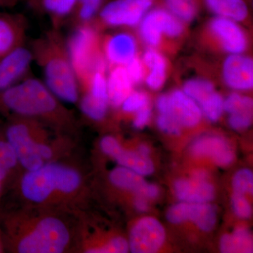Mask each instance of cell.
<instances>
[{"instance_id": "484cf974", "label": "cell", "mask_w": 253, "mask_h": 253, "mask_svg": "<svg viewBox=\"0 0 253 253\" xmlns=\"http://www.w3.org/2000/svg\"><path fill=\"white\" fill-rule=\"evenodd\" d=\"M188 220L192 221L200 229L204 231L212 230L217 222V211L211 205L189 204Z\"/></svg>"}, {"instance_id": "8d00e7d4", "label": "cell", "mask_w": 253, "mask_h": 253, "mask_svg": "<svg viewBox=\"0 0 253 253\" xmlns=\"http://www.w3.org/2000/svg\"><path fill=\"white\" fill-rule=\"evenodd\" d=\"M253 110H244L231 113L229 118V126L236 130L249 127L252 123Z\"/></svg>"}, {"instance_id": "ffe728a7", "label": "cell", "mask_w": 253, "mask_h": 253, "mask_svg": "<svg viewBox=\"0 0 253 253\" xmlns=\"http://www.w3.org/2000/svg\"><path fill=\"white\" fill-rule=\"evenodd\" d=\"M141 61L149 71L144 78L147 86L153 90L161 89L167 76L166 58L154 48L150 47L145 51Z\"/></svg>"}, {"instance_id": "3957f363", "label": "cell", "mask_w": 253, "mask_h": 253, "mask_svg": "<svg viewBox=\"0 0 253 253\" xmlns=\"http://www.w3.org/2000/svg\"><path fill=\"white\" fill-rule=\"evenodd\" d=\"M66 41L79 89L96 71H106L108 64L103 54L101 38L93 23L74 27Z\"/></svg>"}, {"instance_id": "ab89813d", "label": "cell", "mask_w": 253, "mask_h": 253, "mask_svg": "<svg viewBox=\"0 0 253 253\" xmlns=\"http://www.w3.org/2000/svg\"><path fill=\"white\" fill-rule=\"evenodd\" d=\"M188 208L189 203L181 202L173 206L168 210L166 217L168 220L172 224H180L188 220Z\"/></svg>"}, {"instance_id": "f546056e", "label": "cell", "mask_w": 253, "mask_h": 253, "mask_svg": "<svg viewBox=\"0 0 253 253\" xmlns=\"http://www.w3.org/2000/svg\"><path fill=\"white\" fill-rule=\"evenodd\" d=\"M109 103L96 99L94 96L84 92L81 99L82 112L91 120L99 121L104 119L107 113Z\"/></svg>"}, {"instance_id": "7bdbcfd3", "label": "cell", "mask_w": 253, "mask_h": 253, "mask_svg": "<svg viewBox=\"0 0 253 253\" xmlns=\"http://www.w3.org/2000/svg\"><path fill=\"white\" fill-rule=\"evenodd\" d=\"M151 117V110L149 106L143 108L136 112L134 126L136 128H143L149 122Z\"/></svg>"}, {"instance_id": "603a6c76", "label": "cell", "mask_w": 253, "mask_h": 253, "mask_svg": "<svg viewBox=\"0 0 253 253\" xmlns=\"http://www.w3.org/2000/svg\"><path fill=\"white\" fill-rule=\"evenodd\" d=\"M104 0H76L68 20L73 27L94 22L104 5Z\"/></svg>"}, {"instance_id": "7c38bea8", "label": "cell", "mask_w": 253, "mask_h": 253, "mask_svg": "<svg viewBox=\"0 0 253 253\" xmlns=\"http://www.w3.org/2000/svg\"><path fill=\"white\" fill-rule=\"evenodd\" d=\"M33 57L29 48H19L0 61V96L29 75Z\"/></svg>"}, {"instance_id": "9a60e30c", "label": "cell", "mask_w": 253, "mask_h": 253, "mask_svg": "<svg viewBox=\"0 0 253 253\" xmlns=\"http://www.w3.org/2000/svg\"><path fill=\"white\" fill-rule=\"evenodd\" d=\"M23 194L26 199L41 202L49 197L56 184L51 164L42 166L36 170L29 171L21 183Z\"/></svg>"}, {"instance_id": "277c9868", "label": "cell", "mask_w": 253, "mask_h": 253, "mask_svg": "<svg viewBox=\"0 0 253 253\" xmlns=\"http://www.w3.org/2000/svg\"><path fill=\"white\" fill-rule=\"evenodd\" d=\"M69 241V233L64 224L54 217L42 219L31 234L18 244L21 253H59Z\"/></svg>"}, {"instance_id": "d6986e66", "label": "cell", "mask_w": 253, "mask_h": 253, "mask_svg": "<svg viewBox=\"0 0 253 253\" xmlns=\"http://www.w3.org/2000/svg\"><path fill=\"white\" fill-rule=\"evenodd\" d=\"M111 68L107 77L109 104L114 107H119L133 91L134 84L128 76L125 66Z\"/></svg>"}, {"instance_id": "f35d334b", "label": "cell", "mask_w": 253, "mask_h": 253, "mask_svg": "<svg viewBox=\"0 0 253 253\" xmlns=\"http://www.w3.org/2000/svg\"><path fill=\"white\" fill-rule=\"evenodd\" d=\"M18 158L14 148L8 141L0 142V165L7 169L16 166Z\"/></svg>"}, {"instance_id": "52a82bcc", "label": "cell", "mask_w": 253, "mask_h": 253, "mask_svg": "<svg viewBox=\"0 0 253 253\" xmlns=\"http://www.w3.org/2000/svg\"><path fill=\"white\" fill-rule=\"evenodd\" d=\"M156 105L160 114L170 116L181 126L193 127L197 126L202 118L199 104L180 89L161 95Z\"/></svg>"}, {"instance_id": "83f0119b", "label": "cell", "mask_w": 253, "mask_h": 253, "mask_svg": "<svg viewBox=\"0 0 253 253\" xmlns=\"http://www.w3.org/2000/svg\"><path fill=\"white\" fill-rule=\"evenodd\" d=\"M166 7L183 23H189L196 18L198 13L196 0H165Z\"/></svg>"}, {"instance_id": "5bb4252c", "label": "cell", "mask_w": 253, "mask_h": 253, "mask_svg": "<svg viewBox=\"0 0 253 253\" xmlns=\"http://www.w3.org/2000/svg\"><path fill=\"white\" fill-rule=\"evenodd\" d=\"M223 81L234 90L246 91L253 86V61L242 54H229L222 66Z\"/></svg>"}, {"instance_id": "681fc988", "label": "cell", "mask_w": 253, "mask_h": 253, "mask_svg": "<svg viewBox=\"0 0 253 253\" xmlns=\"http://www.w3.org/2000/svg\"><path fill=\"white\" fill-rule=\"evenodd\" d=\"M7 170L8 169L0 165V181L4 179L5 176L6 175V173H7Z\"/></svg>"}, {"instance_id": "44dd1931", "label": "cell", "mask_w": 253, "mask_h": 253, "mask_svg": "<svg viewBox=\"0 0 253 253\" xmlns=\"http://www.w3.org/2000/svg\"><path fill=\"white\" fill-rule=\"evenodd\" d=\"M208 9L216 15L236 22L244 21L249 16L245 0H204Z\"/></svg>"}, {"instance_id": "4dcf8cb0", "label": "cell", "mask_w": 253, "mask_h": 253, "mask_svg": "<svg viewBox=\"0 0 253 253\" xmlns=\"http://www.w3.org/2000/svg\"><path fill=\"white\" fill-rule=\"evenodd\" d=\"M203 114L212 122H216L220 118L224 111V99L215 91L210 94L199 105Z\"/></svg>"}, {"instance_id": "ac0fdd59", "label": "cell", "mask_w": 253, "mask_h": 253, "mask_svg": "<svg viewBox=\"0 0 253 253\" xmlns=\"http://www.w3.org/2000/svg\"><path fill=\"white\" fill-rule=\"evenodd\" d=\"M76 0H26L35 12L49 18L51 27L60 28L67 21Z\"/></svg>"}, {"instance_id": "f907efd6", "label": "cell", "mask_w": 253, "mask_h": 253, "mask_svg": "<svg viewBox=\"0 0 253 253\" xmlns=\"http://www.w3.org/2000/svg\"><path fill=\"white\" fill-rule=\"evenodd\" d=\"M0 142H1V140H0Z\"/></svg>"}, {"instance_id": "74e56055", "label": "cell", "mask_w": 253, "mask_h": 253, "mask_svg": "<svg viewBox=\"0 0 253 253\" xmlns=\"http://www.w3.org/2000/svg\"><path fill=\"white\" fill-rule=\"evenodd\" d=\"M232 207L236 215L242 219H247L252 214V208L245 195L234 193L232 196Z\"/></svg>"}, {"instance_id": "f1b7e54d", "label": "cell", "mask_w": 253, "mask_h": 253, "mask_svg": "<svg viewBox=\"0 0 253 253\" xmlns=\"http://www.w3.org/2000/svg\"><path fill=\"white\" fill-rule=\"evenodd\" d=\"M182 90L199 106L210 94L215 91L214 84L211 81L200 78L186 81Z\"/></svg>"}, {"instance_id": "e575fe53", "label": "cell", "mask_w": 253, "mask_h": 253, "mask_svg": "<svg viewBox=\"0 0 253 253\" xmlns=\"http://www.w3.org/2000/svg\"><path fill=\"white\" fill-rule=\"evenodd\" d=\"M129 243L122 237H116L111 239L108 244L102 247L89 250L91 253H125L129 251Z\"/></svg>"}, {"instance_id": "d590c367", "label": "cell", "mask_w": 253, "mask_h": 253, "mask_svg": "<svg viewBox=\"0 0 253 253\" xmlns=\"http://www.w3.org/2000/svg\"><path fill=\"white\" fill-rule=\"evenodd\" d=\"M128 76L130 78L133 84H140L145 78V67L141 59L136 56L125 66Z\"/></svg>"}, {"instance_id": "ba28073f", "label": "cell", "mask_w": 253, "mask_h": 253, "mask_svg": "<svg viewBox=\"0 0 253 253\" xmlns=\"http://www.w3.org/2000/svg\"><path fill=\"white\" fill-rule=\"evenodd\" d=\"M33 124L16 121L6 130L8 142L14 148L21 165L28 171L36 170L44 166V161L37 151V143L32 139Z\"/></svg>"}, {"instance_id": "d6a6232c", "label": "cell", "mask_w": 253, "mask_h": 253, "mask_svg": "<svg viewBox=\"0 0 253 253\" xmlns=\"http://www.w3.org/2000/svg\"><path fill=\"white\" fill-rule=\"evenodd\" d=\"M149 106V97L142 91H132L123 101L121 106L125 112L136 113L139 110Z\"/></svg>"}, {"instance_id": "5b68a950", "label": "cell", "mask_w": 253, "mask_h": 253, "mask_svg": "<svg viewBox=\"0 0 253 253\" xmlns=\"http://www.w3.org/2000/svg\"><path fill=\"white\" fill-rule=\"evenodd\" d=\"M184 31V23L164 8L150 9L139 24L141 40L152 48L160 45L163 36L178 38Z\"/></svg>"}, {"instance_id": "cb8c5ba5", "label": "cell", "mask_w": 253, "mask_h": 253, "mask_svg": "<svg viewBox=\"0 0 253 253\" xmlns=\"http://www.w3.org/2000/svg\"><path fill=\"white\" fill-rule=\"evenodd\" d=\"M110 180L115 186L134 191L137 195H142L147 184L142 175L123 166L113 169L110 174Z\"/></svg>"}, {"instance_id": "60d3db41", "label": "cell", "mask_w": 253, "mask_h": 253, "mask_svg": "<svg viewBox=\"0 0 253 253\" xmlns=\"http://www.w3.org/2000/svg\"><path fill=\"white\" fill-rule=\"evenodd\" d=\"M157 125L160 129L172 135H179L181 126L170 116L160 114L157 119Z\"/></svg>"}, {"instance_id": "30bf717a", "label": "cell", "mask_w": 253, "mask_h": 253, "mask_svg": "<svg viewBox=\"0 0 253 253\" xmlns=\"http://www.w3.org/2000/svg\"><path fill=\"white\" fill-rule=\"evenodd\" d=\"M28 28L24 15L0 12V61L25 46Z\"/></svg>"}, {"instance_id": "7402d4cb", "label": "cell", "mask_w": 253, "mask_h": 253, "mask_svg": "<svg viewBox=\"0 0 253 253\" xmlns=\"http://www.w3.org/2000/svg\"><path fill=\"white\" fill-rule=\"evenodd\" d=\"M112 157L123 167L130 169L141 175H149L154 172V163L149 157L142 156L138 152L126 151L121 146Z\"/></svg>"}, {"instance_id": "f6af8a7d", "label": "cell", "mask_w": 253, "mask_h": 253, "mask_svg": "<svg viewBox=\"0 0 253 253\" xmlns=\"http://www.w3.org/2000/svg\"><path fill=\"white\" fill-rule=\"evenodd\" d=\"M37 151L41 158L44 159H49L52 156V151L47 146L44 144H37Z\"/></svg>"}, {"instance_id": "c3c4849f", "label": "cell", "mask_w": 253, "mask_h": 253, "mask_svg": "<svg viewBox=\"0 0 253 253\" xmlns=\"http://www.w3.org/2000/svg\"><path fill=\"white\" fill-rule=\"evenodd\" d=\"M138 153L142 155V156H146V157H149L150 150L146 145H140L138 148Z\"/></svg>"}, {"instance_id": "1f68e13d", "label": "cell", "mask_w": 253, "mask_h": 253, "mask_svg": "<svg viewBox=\"0 0 253 253\" xmlns=\"http://www.w3.org/2000/svg\"><path fill=\"white\" fill-rule=\"evenodd\" d=\"M253 99L249 96L231 93L224 100V111L231 114L244 110H253Z\"/></svg>"}, {"instance_id": "7dc6e473", "label": "cell", "mask_w": 253, "mask_h": 253, "mask_svg": "<svg viewBox=\"0 0 253 253\" xmlns=\"http://www.w3.org/2000/svg\"><path fill=\"white\" fill-rule=\"evenodd\" d=\"M19 0H0V8H13Z\"/></svg>"}, {"instance_id": "6da1fadb", "label": "cell", "mask_w": 253, "mask_h": 253, "mask_svg": "<svg viewBox=\"0 0 253 253\" xmlns=\"http://www.w3.org/2000/svg\"><path fill=\"white\" fill-rule=\"evenodd\" d=\"M33 62L41 68L44 83L61 101L74 104L80 99L79 84L73 69L67 41L60 28L51 27L32 41Z\"/></svg>"}, {"instance_id": "8fae6325", "label": "cell", "mask_w": 253, "mask_h": 253, "mask_svg": "<svg viewBox=\"0 0 253 253\" xmlns=\"http://www.w3.org/2000/svg\"><path fill=\"white\" fill-rule=\"evenodd\" d=\"M237 23L220 16H216L210 22L211 34L229 54H243L247 48V37Z\"/></svg>"}, {"instance_id": "d4e9b609", "label": "cell", "mask_w": 253, "mask_h": 253, "mask_svg": "<svg viewBox=\"0 0 253 253\" xmlns=\"http://www.w3.org/2000/svg\"><path fill=\"white\" fill-rule=\"evenodd\" d=\"M220 249L225 253H252V236L246 228H237L232 234L221 237Z\"/></svg>"}, {"instance_id": "836d02e7", "label": "cell", "mask_w": 253, "mask_h": 253, "mask_svg": "<svg viewBox=\"0 0 253 253\" xmlns=\"http://www.w3.org/2000/svg\"><path fill=\"white\" fill-rule=\"evenodd\" d=\"M233 189L236 194H253V174L249 169H240L233 178Z\"/></svg>"}, {"instance_id": "b9f144b4", "label": "cell", "mask_w": 253, "mask_h": 253, "mask_svg": "<svg viewBox=\"0 0 253 253\" xmlns=\"http://www.w3.org/2000/svg\"><path fill=\"white\" fill-rule=\"evenodd\" d=\"M118 141L113 136H105L101 141V148L105 154L111 156L121 147Z\"/></svg>"}, {"instance_id": "8992f818", "label": "cell", "mask_w": 253, "mask_h": 253, "mask_svg": "<svg viewBox=\"0 0 253 253\" xmlns=\"http://www.w3.org/2000/svg\"><path fill=\"white\" fill-rule=\"evenodd\" d=\"M154 0H111L103 5L95 21L109 27H134L151 9Z\"/></svg>"}, {"instance_id": "9c48e42d", "label": "cell", "mask_w": 253, "mask_h": 253, "mask_svg": "<svg viewBox=\"0 0 253 253\" xmlns=\"http://www.w3.org/2000/svg\"><path fill=\"white\" fill-rule=\"evenodd\" d=\"M166 230L154 217L139 219L131 229L129 246L134 253H154L162 247L166 240Z\"/></svg>"}, {"instance_id": "4316f807", "label": "cell", "mask_w": 253, "mask_h": 253, "mask_svg": "<svg viewBox=\"0 0 253 253\" xmlns=\"http://www.w3.org/2000/svg\"><path fill=\"white\" fill-rule=\"evenodd\" d=\"M54 173L56 189L65 193L75 191L81 183V178L76 171L57 164L51 163Z\"/></svg>"}, {"instance_id": "ee69618b", "label": "cell", "mask_w": 253, "mask_h": 253, "mask_svg": "<svg viewBox=\"0 0 253 253\" xmlns=\"http://www.w3.org/2000/svg\"><path fill=\"white\" fill-rule=\"evenodd\" d=\"M159 194V188L154 184H146V187L143 191L142 195L145 198H149V199H154L157 197Z\"/></svg>"}, {"instance_id": "2e32d148", "label": "cell", "mask_w": 253, "mask_h": 253, "mask_svg": "<svg viewBox=\"0 0 253 253\" xmlns=\"http://www.w3.org/2000/svg\"><path fill=\"white\" fill-rule=\"evenodd\" d=\"M195 156L209 157L219 166H229L234 160L232 146L225 138L218 135H206L196 139L191 146Z\"/></svg>"}, {"instance_id": "7a4b0ae2", "label": "cell", "mask_w": 253, "mask_h": 253, "mask_svg": "<svg viewBox=\"0 0 253 253\" xmlns=\"http://www.w3.org/2000/svg\"><path fill=\"white\" fill-rule=\"evenodd\" d=\"M58 100L44 81L28 75L1 94L0 109L21 117L65 122L68 115Z\"/></svg>"}, {"instance_id": "e0dca14e", "label": "cell", "mask_w": 253, "mask_h": 253, "mask_svg": "<svg viewBox=\"0 0 253 253\" xmlns=\"http://www.w3.org/2000/svg\"><path fill=\"white\" fill-rule=\"evenodd\" d=\"M176 197L182 202L189 204H206L214 197V186L208 179L201 180L193 177L190 179H178L174 184Z\"/></svg>"}, {"instance_id": "4fadbf2b", "label": "cell", "mask_w": 253, "mask_h": 253, "mask_svg": "<svg viewBox=\"0 0 253 253\" xmlns=\"http://www.w3.org/2000/svg\"><path fill=\"white\" fill-rule=\"evenodd\" d=\"M103 54L108 66H125L137 56L135 38L126 32L115 33L101 41Z\"/></svg>"}, {"instance_id": "bcb514c9", "label": "cell", "mask_w": 253, "mask_h": 253, "mask_svg": "<svg viewBox=\"0 0 253 253\" xmlns=\"http://www.w3.org/2000/svg\"><path fill=\"white\" fill-rule=\"evenodd\" d=\"M134 206L136 210L140 212H146L149 207L146 198L141 195H138L137 197L136 198L135 201H134Z\"/></svg>"}]
</instances>
